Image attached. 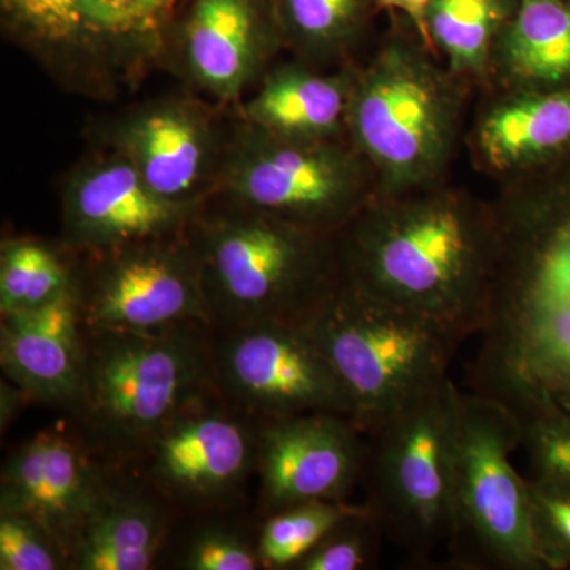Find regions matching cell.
Returning <instances> with one entry per match:
<instances>
[{"label":"cell","mask_w":570,"mask_h":570,"mask_svg":"<svg viewBox=\"0 0 570 570\" xmlns=\"http://www.w3.org/2000/svg\"><path fill=\"white\" fill-rule=\"evenodd\" d=\"M337 273L356 291L448 326L482 332L501 257L498 213L445 184L376 195L336 234Z\"/></svg>","instance_id":"1"},{"label":"cell","mask_w":570,"mask_h":570,"mask_svg":"<svg viewBox=\"0 0 570 570\" xmlns=\"http://www.w3.org/2000/svg\"><path fill=\"white\" fill-rule=\"evenodd\" d=\"M497 209L501 257L474 377H509L570 412V157Z\"/></svg>","instance_id":"2"},{"label":"cell","mask_w":570,"mask_h":570,"mask_svg":"<svg viewBox=\"0 0 570 570\" xmlns=\"http://www.w3.org/2000/svg\"><path fill=\"white\" fill-rule=\"evenodd\" d=\"M354 66L348 141L373 168L377 195L442 183L459 142L468 86L456 80L404 18Z\"/></svg>","instance_id":"3"},{"label":"cell","mask_w":570,"mask_h":570,"mask_svg":"<svg viewBox=\"0 0 570 570\" xmlns=\"http://www.w3.org/2000/svg\"><path fill=\"white\" fill-rule=\"evenodd\" d=\"M213 324L299 322L337 279L336 235L212 198L190 224Z\"/></svg>","instance_id":"4"},{"label":"cell","mask_w":570,"mask_h":570,"mask_svg":"<svg viewBox=\"0 0 570 570\" xmlns=\"http://www.w3.org/2000/svg\"><path fill=\"white\" fill-rule=\"evenodd\" d=\"M198 326L82 328L80 395L71 411L86 441L110 455H132L216 384L213 351Z\"/></svg>","instance_id":"5"},{"label":"cell","mask_w":570,"mask_h":570,"mask_svg":"<svg viewBox=\"0 0 570 570\" xmlns=\"http://www.w3.org/2000/svg\"><path fill=\"white\" fill-rule=\"evenodd\" d=\"M346 387L365 433L449 376L464 337L344 283L299 321Z\"/></svg>","instance_id":"6"},{"label":"cell","mask_w":570,"mask_h":570,"mask_svg":"<svg viewBox=\"0 0 570 570\" xmlns=\"http://www.w3.org/2000/svg\"><path fill=\"white\" fill-rule=\"evenodd\" d=\"M459 395L448 377L365 433L366 504L414 560L452 543Z\"/></svg>","instance_id":"7"},{"label":"cell","mask_w":570,"mask_h":570,"mask_svg":"<svg viewBox=\"0 0 570 570\" xmlns=\"http://www.w3.org/2000/svg\"><path fill=\"white\" fill-rule=\"evenodd\" d=\"M520 426L501 401L459 395L455 527L449 550L469 569L551 570L532 521L528 479L512 464Z\"/></svg>","instance_id":"8"},{"label":"cell","mask_w":570,"mask_h":570,"mask_svg":"<svg viewBox=\"0 0 570 570\" xmlns=\"http://www.w3.org/2000/svg\"><path fill=\"white\" fill-rule=\"evenodd\" d=\"M217 195L336 235L376 197L377 181L348 140H294L238 118L228 135Z\"/></svg>","instance_id":"9"},{"label":"cell","mask_w":570,"mask_h":570,"mask_svg":"<svg viewBox=\"0 0 570 570\" xmlns=\"http://www.w3.org/2000/svg\"><path fill=\"white\" fill-rule=\"evenodd\" d=\"M88 257L77 272L82 328L213 325L189 230Z\"/></svg>","instance_id":"10"},{"label":"cell","mask_w":570,"mask_h":570,"mask_svg":"<svg viewBox=\"0 0 570 570\" xmlns=\"http://www.w3.org/2000/svg\"><path fill=\"white\" fill-rule=\"evenodd\" d=\"M213 351L216 384L262 420L337 414L354 420L346 387L299 322L266 321L225 330Z\"/></svg>","instance_id":"11"},{"label":"cell","mask_w":570,"mask_h":570,"mask_svg":"<svg viewBox=\"0 0 570 570\" xmlns=\"http://www.w3.org/2000/svg\"><path fill=\"white\" fill-rule=\"evenodd\" d=\"M104 135L105 148L126 157L160 197L204 206L219 193L230 127L208 104L156 97L116 116Z\"/></svg>","instance_id":"12"},{"label":"cell","mask_w":570,"mask_h":570,"mask_svg":"<svg viewBox=\"0 0 570 570\" xmlns=\"http://www.w3.org/2000/svg\"><path fill=\"white\" fill-rule=\"evenodd\" d=\"M283 48L272 0H183L159 59L220 104L238 102Z\"/></svg>","instance_id":"13"},{"label":"cell","mask_w":570,"mask_h":570,"mask_svg":"<svg viewBox=\"0 0 570 570\" xmlns=\"http://www.w3.org/2000/svg\"><path fill=\"white\" fill-rule=\"evenodd\" d=\"M0 13L7 32L71 88L108 92L148 63L122 0H0Z\"/></svg>","instance_id":"14"},{"label":"cell","mask_w":570,"mask_h":570,"mask_svg":"<svg viewBox=\"0 0 570 570\" xmlns=\"http://www.w3.org/2000/svg\"><path fill=\"white\" fill-rule=\"evenodd\" d=\"M204 206L160 197L126 157L105 148L75 165L63 181V246L91 255L184 234Z\"/></svg>","instance_id":"15"},{"label":"cell","mask_w":570,"mask_h":570,"mask_svg":"<svg viewBox=\"0 0 570 570\" xmlns=\"http://www.w3.org/2000/svg\"><path fill=\"white\" fill-rule=\"evenodd\" d=\"M365 431L337 414L262 420L257 469L269 513L311 501H347L363 479Z\"/></svg>","instance_id":"16"},{"label":"cell","mask_w":570,"mask_h":570,"mask_svg":"<svg viewBox=\"0 0 570 570\" xmlns=\"http://www.w3.org/2000/svg\"><path fill=\"white\" fill-rule=\"evenodd\" d=\"M208 400L176 415L142 450L157 490L175 501H219L257 468L258 426L209 407Z\"/></svg>","instance_id":"17"},{"label":"cell","mask_w":570,"mask_h":570,"mask_svg":"<svg viewBox=\"0 0 570 570\" xmlns=\"http://www.w3.org/2000/svg\"><path fill=\"white\" fill-rule=\"evenodd\" d=\"M108 489L82 442L59 431H45L3 466L0 513L31 520L70 561L82 527Z\"/></svg>","instance_id":"18"},{"label":"cell","mask_w":570,"mask_h":570,"mask_svg":"<svg viewBox=\"0 0 570 570\" xmlns=\"http://www.w3.org/2000/svg\"><path fill=\"white\" fill-rule=\"evenodd\" d=\"M85 337L78 291L32 309L3 314L0 362L26 395L73 407L80 395Z\"/></svg>","instance_id":"19"},{"label":"cell","mask_w":570,"mask_h":570,"mask_svg":"<svg viewBox=\"0 0 570 570\" xmlns=\"http://www.w3.org/2000/svg\"><path fill=\"white\" fill-rule=\"evenodd\" d=\"M472 153L498 178L527 181L570 157V89L499 92L475 119Z\"/></svg>","instance_id":"20"},{"label":"cell","mask_w":570,"mask_h":570,"mask_svg":"<svg viewBox=\"0 0 570 570\" xmlns=\"http://www.w3.org/2000/svg\"><path fill=\"white\" fill-rule=\"evenodd\" d=\"M354 66L321 70L302 61L266 70L238 118L294 140H348L347 112Z\"/></svg>","instance_id":"21"},{"label":"cell","mask_w":570,"mask_h":570,"mask_svg":"<svg viewBox=\"0 0 570 570\" xmlns=\"http://www.w3.org/2000/svg\"><path fill=\"white\" fill-rule=\"evenodd\" d=\"M499 92L570 89V0H517L491 56Z\"/></svg>","instance_id":"22"},{"label":"cell","mask_w":570,"mask_h":570,"mask_svg":"<svg viewBox=\"0 0 570 570\" xmlns=\"http://www.w3.org/2000/svg\"><path fill=\"white\" fill-rule=\"evenodd\" d=\"M164 538L159 505L110 487L82 527L69 564L80 570H146Z\"/></svg>","instance_id":"23"},{"label":"cell","mask_w":570,"mask_h":570,"mask_svg":"<svg viewBox=\"0 0 570 570\" xmlns=\"http://www.w3.org/2000/svg\"><path fill=\"white\" fill-rule=\"evenodd\" d=\"M277 31L296 61L321 70L354 66L379 0H272Z\"/></svg>","instance_id":"24"},{"label":"cell","mask_w":570,"mask_h":570,"mask_svg":"<svg viewBox=\"0 0 570 570\" xmlns=\"http://www.w3.org/2000/svg\"><path fill=\"white\" fill-rule=\"evenodd\" d=\"M517 0H433L426 10L431 47L464 85H490L491 56Z\"/></svg>","instance_id":"25"},{"label":"cell","mask_w":570,"mask_h":570,"mask_svg":"<svg viewBox=\"0 0 570 570\" xmlns=\"http://www.w3.org/2000/svg\"><path fill=\"white\" fill-rule=\"evenodd\" d=\"M479 392L497 397L520 426V449L534 478L570 489V412L542 390L509 377H474Z\"/></svg>","instance_id":"26"},{"label":"cell","mask_w":570,"mask_h":570,"mask_svg":"<svg viewBox=\"0 0 570 570\" xmlns=\"http://www.w3.org/2000/svg\"><path fill=\"white\" fill-rule=\"evenodd\" d=\"M77 288V269L56 247L33 238L3 239L0 247V311L47 305Z\"/></svg>","instance_id":"27"},{"label":"cell","mask_w":570,"mask_h":570,"mask_svg":"<svg viewBox=\"0 0 570 570\" xmlns=\"http://www.w3.org/2000/svg\"><path fill=\"white\" fill-rule=\"evenodd\" d=\"M360 508L347 501H311L269 513L257 542L262 564L266 569H294Z\"/></svg>","instance_id":"28"},{"label":"cell","mask_w":570,"mask_h":570,"mask_svg":"<svg viewBox=\"0 0 570 570\" xmlns=\"http://www.w3.org/2000/svg\"><path fill=\"white\" fill-rule=\"evenodd\" d=\"M387 535L384 523L370 505L355 513L330 532L303 558L295 570H363L377 566L382 539Z\"/></svg>","instance_id":"29"},{"label":"cell","mask_w":570,"mask_h":570,"mask_svg":"<svg viewBox=\"0 0 570 570\" xmlns=\"http://www.w3.org/2000/svg\"><path fill=\"white\" fill-rule=\"evenodd\" d=\"M532 521L551 570L570 568V489L549 480L528 479Z\"/></svg>","instance_id":"30"},{"label":"cell","mask_w":570,"mask_h":570,"mask_svg":"<svg viewBox=\"0 0 570 570\" xmlns=\"http://www.w3.org/2000/svg\"><path fill=\"white\" fill-rule=\"evenodd\" d=\"M67 562L61 547L31 520L0 515V569L56 570Z\"/></svg>","instance_id":"31"},{"label":"cell","mask_w":570,"mask_h":570,"mask_svg":"<svg viewBox=\"0 0 570 570\" xmlns=\"http://www.w3.org/2000/svg\"><path fill=\"white\" fill-rule=\"evenodd\" d=\"M183 568L190 570H255L264 568L257 547L228 531H205L186 551Z\"/></svg>","instance_id":"32"},{"label":"cell","mask_w":570,"mask_h":570,"mask_svg":"<svg viewBox=\"0 0 570 570\" xmlns=\"http://www.w3.org/2000/svg\"><path fill=\"white\" fill-rule=\"evenodd\" d=\"M183 0H122L124 20L146 62L159 59L165 29Z\"/></svg>","instance_id":"33"},{"label":"cell","mask_w":570,"mask_h":570,"mask_svg":"<svg viewBox=\"0 0 570 570\" xmlns=\"http://www.w3.org/2000/svg\"><path fill=\"white\" fill-rule=\"evenodd\" d=\"M431 2L433 0H379V10H387L393 17L404 18L419 33L423 43L434 52L426 29V10Z\"/></svg>","instance_id":"34"}]
</instances>
